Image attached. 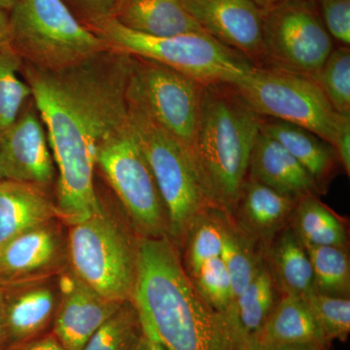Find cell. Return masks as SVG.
<instances>
[{"mask_svg": "<svg viewBox=\"0 0 350 350\" xmlns=\"http://www.w3.org/2000/svg\"><path fill=\"white\" fill-rule=\"evenodd\" d=\"M131 66V56L111 50L59 70L23 62L25 81L57 163L55 202L66 226L103 208L94 188L96 156L100 145L128 121Z\"/></svg>", "mask_w": 350, "mask_h": 350, "instance_id": "6da1fadb", "label": "cell"}, {"mask_svg": "<svg viewBox=\"0 0 350 350\" xmlns=\"http://www.w3.org/2000/svg\"><path fill=\"white\" fill-rule=\"evenodd\" d=\"M131 301L145 337L169 350H256L237 313L206 303L182 265L169 237L137 239V275Z\"/></svg>", "mask_w": 350, "mask_h": 350, "instance_id": "7a4b0ae2", "label": "cell"}, {"mask_svg": "<svg viewBox=\"0 0 350 350\" xmlns=\"http://www.w3.org/2000/svg\"><path fill=\"white\" fill-rule=\"evenodd\" d=\"M260 121L232 85H204L192 157L214 206L230 215L247 178Z\"/></svg>", "mask_w": 350, "mask_h": 350, "instance_id": "3957f363", "label": "cell"}, {"mask_svg": "<svg viewBox=\"0 0 350 350\" xmlns=\"http://www.w3.org/2000/svg\"><path fill=\"white\" fill-rule=\"evenodd\" d=\"M85 25L103 38L111 51L165 64L204 85L234 84L256 66L241 53L204 32L153 36L131 31L114 17Z\"/></svg>", "mask_w": 350, "mask_h": 350, "instance_id": "277c9868", "label": "cell"}, {"mask_svg": "<svg viewBox=\"0 0 350 350\" xmlns=\"http://www.w3.org/2000/svg\"><path fill=\"white\" fill-rule=\"evenodd\" d=\"M131 131L154 175L167 211L169 238L181 250L191 224L216 208L187 147L133 101L126 100Z\"/></svg>", "mask_w": 350, "mask_h": 350, "instance_id": "5b68a950", "label": "cell"}, {"mask_svg": "<svg viewBox=\"0 0 350 350\" xmlns=\"http://www.w3.org/2000/svg\"><path fill=\"white\" fill-rule=\"evenodd\" d=\"M9 21L11 47L36 68H71L110 51L64 0H21Z\"/></svg>", "mask_w": 350, "mask_h": 350, "instance_id": "8992f818", "label": "cell"}, {"mask_svg": "<svg viewBox=\"0 0 350 350\" xmlns=\"http://www.w3.org/2000/svg\"><path fill=\"white\" fill-rule=\"evenodd\" d=\"M68 228V267L109 300H131L137 275V239L103 206Z\"/></svg>", "mask_w": 350, "mask_h": 350, "instance_id": "52a82bcc", "label": "cell"}, {"mask_svg": "<svg viewBox=\"0 0 350 350\" xmlns=\"http://www.w3.org/2000/svg\"><path fill=\"white\" fill-rule=\"evenodd\" d=\"M232 86L259 116L303 126L333 146L342 114L334 110L312 78L255 66Z\"/></svg>", "mask_w": 350, "mask_h": 350, "instance_id": "ba28073f", "label": "cell"}, {"mask_svg": "<svg viewBox=\"0 0 350 350\" xmlns=\"http://www.w3.org/2000/svg\"><path fill=\"white\" fill-rule=\"evenodd\" d=\"M96 165L118 197L138 237H169L162 197L129 119L100 145Z\"/></svg>", "mask_w": 350, "mask_h": 350, "instance_id": "9c48e42d", "label": "cell"}, {"mask_svg": "<svg viewBox=\"0 0 350 350\" xmlns=\"http://www.w3.org/2000/svg\"><path fill=\"white\" fill-rule=\"evenodd\" d=\"M334 50L314 0H287L262 9L261 66L314 80Z\"/></svg>", "mask_w": 350, "mask_h": 350, "instance_id": "30bf717a", "label": "cell"}, {"mask_svg": "<svg viewBox=\"0 0 350 350\" xmlns=\"http://www.w3.org/2000/svg\"><path fill=\"white\" fill-rule=\"evenodd\" d=\"M204 84L156 62L131 57L126 100L185 145L192 155Z\"/></svg>", "mask_w": 350, "mask_h": 350, "instance_id": "8fae6325", "label": "cell"}, {"mask_svg": "<svg viewBox=\"0 0 350 350\" xmlns=\"http://www.w3.org/2000/svg\"><path fill=\"white\" fill-rule=\"evenodd\" d=\"M59 300V275L0 283L3 350L51 333Z\"/></svg>", "mask_w": 350, "mask_h": 350, "instance_id": "7c38bea8", "label": "cell"}, {"mask_svg": "<svg viewBox=\"0 0 350 350\" xmlns=\"http://www.w3.org/2000/svg\"><path fill=\"white\" fill-rule=\"evenodd\" d=\"M202 31L241 53L256 66L262 62V9L252 0H179Z\"/></svg>", "mask_w": 350, "mask_h": 350, "instance_id": "4fadbf2b", "label": "cell"}, {"mask_svg": "<svg viewBox=\"0 0 350 350\" xmlns=\"http://www.w3.org/2000/svg\"><path fill=\"white\" fill-rule=\"evenodd\" d=\"M55 219L20 234L0 250V283L59 275L68 267V232Z\"/></svg>", "mask_w": 350, "mask_h": 350, "instance_id": "5bb4252c", "label": "cell"}, {"mask_svg": "<svg viewBox=\"0 0 350 350\" xmlns=\"http://www.w3.org/2000/svg\"><path fill=\"white\" fill-rule=\"evenodd\" d=\"M0 179L46 189L54 182L55 165L41 119L24 113L0 131Z\"/></svg>", "mask_w": 350, "mask_h": 350, "instance_id": "9a60e30c", "label": "cell"}, {"mask_svg": "<svg viewBox=\"0 0 350 350\" xmlns=\"http://www.w3.org/2000/svg\"><path fill=\"white\" fill-rule=\"evenodd\" d=\"M59 278L61 300L51 333L66 349L82 350L122 303L101 296L69 267L59 273Z\"/></svg>", "mask_w": 350, "mask_h": 350, "instance_id": "2e32d148", "label": "cell"}, {"mask_svg": "<svg viewBox=\"0 0 350 350\" xmlns=\"http://www.w3.org/2000/svg\"><path fill=\"white\" fill-rule=\"evenodd\" d=\"M247 178L297 200L321 194L308 170L280 142L261 131L251 153Z\"/></svg>", "mask_w": 350, "mask_h": 350, "instance_id": "e0dca14e", "label": "cell"}, {"mask_svg": "<svg viewBox=\"0 0 350 350\" xmlns=\"http://www.w3.org/2000/svg\"><path fill=\"white\" fill-rule=\"evenodd\" d=\"M298 202L265 184L246 178L232 217L239 228L266 248L278 232L289 227Z\"/></svg>", "mask_w": 350, "mask_h": 350, "instance_id": "ac0fdd59", "label": "cell"}, {"mask_svg": "<svg viewBox=\"0 0 350 350\" xmlns=\"http://www.w3.org/2000/svg\"><path fill=\"white\" fill-rule=\"evenodd\" d=\"M59 219L56 202L46 189L0 180V250L20 234Z\"/></svg>", "mask_w": 350, "mask_h": 350, "instance_id": "d6986e66", "label": "cell"}, {"mask_svg": "<svg viewBox=\"0 0 350 350\" xmlns=\"http://www.w3.org/2000/svg\"><path fill=\"white\" fill-rule=\"evenodd\" d=\"M260 131L280 142L312 175L323 194L340 163L333 146L312 131L282 120L261 117Z\"/></svg>", "mask_w": 350, "mask_h": 350, "instance_id": "ffe728a7", "label": "cell"}, {"mask_svg": "<svg viewBox=\"0 0 350 350\" xmlns=\"http://www.w3.org/2000/svg\"><path fill=\"white\" fill-rule=\"evenodd\" d=\"M113 17L131 31L153 36L204 32L179 0H116Z\"/></svg>", "mask_w": 350, "mask_h": 350, "instance_id": "44dd1931", "label": "cell"}, {"mask_svg": "<svg viewBox=\"0 0 350 350\" xmlns=\"http://www.w3.org/2000/svg\"><path fill=\"white\" fill-rule=\"evenodd\" d=\"M265 260L280 296L306 299L315 293L308 251L291 228H285L271 239Z\"/></svg>", "mask_w": 350, "mask_h": 350, "instance_id": "7402d4cb", "label": "cell"}, {"mask_svg": "<svg viewBox=\"0 0 350 350\" xmlns=\"http://www.w3.org/2000/svg\"><path fill=\"white\" fill-rule=\"evenodd\" d=\"M256 347L319 345L330 349L306 299L282 296L255 336Z\"/></svg>", "mask_w": 350, "mask_h": 350, "instance_id": "603a6c76", "label": "cell"}, {"mask_svg": "<svg viewBox=\"0 0 350 350\" xmlns=\"http://www.w3.org/2000/svg\"><path fill=\"white\" fill-rule=\"evenodd\" d=\"M289 227L305 247L335 246L349 248V226L317 195L297 202Z\"/></svg>", "mask_w": 350, "mask_h": 350, "instance_id": "cb8c5ba5", "label": "cell"}, {"mask_svg": "<svg viewBox=\"0 0 350 350\" xmlns=\"http://www.w3.org/2000/svg\"><path fill=\"white\" fill-rule=\"evenodd\" d=\"M265 246L239 227L230 214H226L224 241L221 258L224 262L234 303L265 262Z\"/></svg>", "mask_w": 350, "mask_h": 350, "instance_id": "d4e9b609", "label": "cell"}, {"mask_svg": "<svg viewBox=\"0 0 350 350\" xmlns=\"http://www.w3.org/2000/svg\"><path fill=\"white\" fill-rule=\"evenodd\" d=\"M226 214L220 209L209 208L191 224L179 250L188 276L194 275L204 262L221 256Z\"/></svg>", "mask_w": 350, "mask_h": 350, "instance_id": "484cf974", "label": "cell"}, {"mask_svg": "<svg viewBox=\"0 0 350 350\" xmlns=\"http://www.w3.org/2000/svg\"><path fill=\"white\" fill-rule=\"evenodd\" d=\"M144 338L139 312L129 300L94 332L82 350H138Z\"/></svg>", "mask_w": 350, "mask_h": 350, "instance_id": "4316f807", "label": "cell"}, {"mask_svg": "<svg viewBox=\"0 0 350 350\" xmlns=\"http://www.w3.org/2000/svg\"><path fill=\"white\" fill-rule=\"evenodd\" d=\"M280 297L265 260L250 284L237 299V313L244 330L255 338Z\"/></svg>", "mask_w": 350, "mask_h": 350, "instance_id": "83f0119b", "label": "cell"}, {"mask_svg": "<svg viewBox=\"0 0 350 350\" xmlns=\"http://www.w3.org/2000/svg\"><path fill=\"white\" fill-rule=\"evenodd\" d=\"M306 250L312 264L315 293L350 298L349 248L308 246Z\"/></svg>", "mask_w": 350, "mask_h": 350, "instance_id": "f1b7e54d", "label": "cell"}, {"mask_svg": "<svg viewBox=\"0 0 350 350\" xmlns=\"http://www.w3.org/2000/svg\"><path fill=\"white\" fill-rule=\"evenodd\" d=\"M22 66V57L11 46L0 48V131L12 125L31 96V87L19 76Z\"/></svg>", "mask_w": 350, "mask_h": 350, "instance_id": "f546056e", "label": "cell"}, {"mask_svg": "<svg viewBox=\"0 0 350 350\" xmlns=\"http://www.w3.org/2000/svg\"><path fill=\"white\" fill-rule=\"evenodd\" d=\"M314 81L336 112L350 115L349 47L342 46L332 51Z\"/></svg>", "mask_w": 350, "mask_h": 350, "instance_id": "4dcf8cb0", "label": "cell"}, {"mask_svg": "<svg viewBox=\"0 0 350 350\" xmlns=\"http://www.w3.org/2000/svg\"><path fill=\"white\" fill-rule=\"evenodd\" d=\"M327 344L345 342L350 333V298L312 294L306 299Z\"/></svg>", "mask_w": 350, "mask_h": 350, "instance_id": "1f68e13d", "label": "cell"}, {"mask_svg": "<svg viewBox=\"0 0 350 350\" xmlns=\"http://www.w3.org/2000/svg\"><path fill=\"white\" fill-rule=\"evenodd\" d=\"M189 278L208 305L219 312L237 313L231 282L221 256L204 262Z\"/></svg>", "mask_w": 350, "mask_h": 350, "instance_id": "d6a6232c", "label": "cell"}, {"mask_svg": "<svg viewBox=\"0 0 350 350\" xmlns=\"http://www.w3.org/2000/svg\"><path fill=\"white\" fill-rule=\"evenodd\" d=\"M327 31L345 47L350 44V0H317Z\"/></svg>", "mask_w": 350, "mask_h": 350, "instance_id": "836d02e7", "label": "cell"}, {"mask_svg": "<svg viewBox=\"0 0 350 350\" xmlns=\"http://www.w3.org/2000/svg\"><path fill=\"white\" fill-rule=\"evenodd\" d=\"M83 15V24L113 17L116 0H75Z\"/></svg>", "mask_w": 350, "mask_h": 350, "instance_id": "e575fe53", "label": "cell"}, {"mask_svg": "<svg viewBox=\"0 0 350 350\" xmlns=\"http://www.w3.org/2000/svg\"><path fill=\"white\" fill-rule=\"evenodd\" d=\"M333 148L337 153L338 162L344 167L347 175L350 174V115H342L340 126Z\"/></svg>", "mask_w": 350, "mask_h": 350, "instance_id": "d590c367", "label": "cell"}, {"mask_svg": "<svg viewBox=\"0 0 350 350\" xmlns=\"http://www.w3.org/2000/svg\"><path fill=\"white\" fill-rule=\"evenodd\" d=\"M8 350H68L52 333L46 334Z\"/></svg>", "mask_w": 350, "mask_h": 350, "instance_id": "8d00e7d4", "label": "cell"}, {"mask_svg": "<svg viewBox=\"0 0 350 350\" xmlns=\"http://www.w3.org/2000/svg\"><path fill=\"white\" fill-rule=\"evenodd\" d=\"M10 45V21L9 13L0 8V48Z\"/></svg>", "mask_w": 350, "mask_h": 350, "instance_id": "74e56055", "label": "cell"}, {"mask_svg": "<svg viewBox=\"0 0 350 350\" xmlns=\"http://www.w3.org/2000/svg\"><path fill=\"white\" fill-rule=\"evenodd\" d=\"M256 350H329L319 345H285L275 347H256Z\"/></svg>", "mask_w": 350, "mask_h": 350, "instance_id": "f35d334b", "label": "cell"}, {"mask_svg": "<svg viewBox=\"0 0 350 350\" xmlns=\"http://www.w3.org/2000/svg\"><path fill=\"white\" fill-rule=\"evenodd\" d=\"M256 5L260 8L266 9L269 7L275 5V4L282 3V2L287 1V0H252Z\"/></svg>", "mask_w": 350, "mask_h": 350, "instance_id": "ab89813d", "label": "cell"}, {"mask_svg": "<svg viewBox=\"0 0 350 350\" xmlns=\"http://www.w3.org/2000/svg\"><path fill=\"white\" fill-rule=\"evenodd\" d=\"M20 1L21 0H0V8L3 9L7 13H10Z\"/></svg>", "mask_w": 350, "mask_h": 350, "instance_id": "60d3db41", "label": "cell"}, {"mask_svg": "<svg viewBox=\"0 0 350 350\" xmlns=\"http://www.w3.org/2000/svg\"><path fill=\"white\" fill-rule=\"evenodd\" d=\"M146 338L147 340H148L149 347H150L151 350H169L162 344V342H159L156 338Z\"/></svg>", "mask_w": 350, "mask_h": 350, "instance_id": "b9f144b4", "label": "cell"}, {"mask_svg": "<svg viewBox=\"0 0 350 350\" xmlns=\"http://www.w3.org/2000/svg\"><path fill=\"white\" fill-rule=\"evenodd\" d=\"M0 350H3V330H2L1 301H0Z\"/></svg>", "mask_w": 350, "mask_h": 350, "instance_id": "7bdbcfd3", "label": "cell"}, {"mask_svg": "<svg viewBox=\"0 0 350 350\" xmlns=\"http://www.w3.org/2000/svg\"><path fill=\"white\" fill-rule=\"evenodd\" d=\"M138 350H151L146 338H144V342H142Z\"/></svg>", "mask_w": 350, "mask_h": 350, "instance_id": "ee69618b", "label": "cell"}, {"mask_svg": "<svg viewBox=\"0 0 350 350\" xmlns=\"http://www.w3.org/2000/svg\"><path fill=\"white\" fill-rule=\"evenodd\" d=\"M0 180H1V179H0Z\"/></svg>", "mask_w": 350, "mask_h": 350, "instance_id": "f6af8a7d", "label": "cell"}]
</instances>
